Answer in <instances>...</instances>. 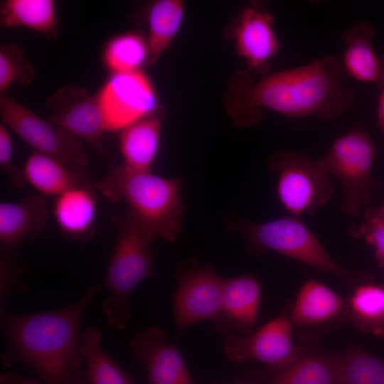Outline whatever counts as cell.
Listing matches in <instances>:
<instances>
[{"mask_svg": "<svg viewBox=\"0 0 384 384\" xmlns=\"http://www.w3.org/2000/svg\"><path fill=\"white\" fill-rule=\"evenodd\" d=\"M129 348L146 369V384H194L181 353L166 342L162 329L150 327L137 332Z\"/></svg>", "mask_w": 384, "mask_h": 384, "instance_id": "9a60e30c", "label": "cell"}, {"mask_svg": "<svg viewBox=\"0 0 384 384\" xmlns=\"http://www.w3.org/2000/svg\"><path fill=\"white\" fill-rule=\"evenodd\" d=\"M273 22L269 11L255 4L242 10L233 31L238 53L250 71L261 76L267 74L279 49Z\"/></svg>", "mask_w": 384, "mask_h": 384, "instance_id": "2e32d148", "label": "cell"}, {"mask_svg": "<svg viewBox=\"0 0 384 384\" xmlns=\"http://www.w3.org/2000/svg\"><path fill=\"white\" fill-rule=\"evenodd\" d=\"M364 215L384 220V203L374 209H368Z\"/></svg>", "mask_w": 384, "mask_h": 384, "instance_id": "d590c367", "label": "cell"}, {"mask_svg": "<svg viewBox=\"0 0 384 384\" xmlns=\"http://www.w3.org/2000/svg\"><path fill=\"white\" fill-rule=\"evenodd\" d=\"M65 384H88L85 368L75 373Z\"/></svg>", "mask_w": 384, "mask_h": 384, "instance_id": "e575fe53", "label": "cell"}, {"mask_svg": "<svg viewBox=\"0 0 384 384\" xmlns=\"http://www.w3.org/2000/svg\"><path fill=\"white\" fill-rule=\"evenodd\" d=\"M23 170L26 183L41 195L58 196L70 188L90 183L84 171H74L36 151L29 155Z\"/></svg>", "mask_w": 384, "mask_h": 384, "instance_id": "7402d4cb", "label": "cell"}, {"mask_svg": "<svg viewBox=\"0 0 384 384\" xmlns=\"http://www.w3.org/2000/svg\"><path fill=\"white\" fill-rule=\"evenodd\" d=\"M117 225L105 279L109 296L103 302L102 309L110 327L122 329L131 317L129 296L152 273L154 260L150 246L154 240L129 211L122 215Z\"/></svg>", "mask_w": 384, "mask_h": 384, "instance_id": "5b68a950", "label": "cell"}, {"mask_svg": "<svg viewBox=\"0 0 384 384\" xmlns=\"http://www.w3.org/2000/svg\"><path fill=\"white\" fill-rule=\"evenodd\" d=\"M234 227L245 238L251 253L275 251L331 274L351 289L373 279L368 273L338 264L298 217L290 215L262 223L242 221L234 223Z\"/></svg>", "mask_w": 384, "mask_h": 384, "instance_id": "277c9868", "label": "cell"}, {"mask_svg": "<svg viewBox=\"0 0 384 384\" xmlns=\"http://www.w3.org/2000/svg\"><path fill=\"white\" fill-rule=\"evenodd\" d=\"M294 326L287 307L277 316L247 334L227 336L225 353L237 365L257 361L277 368L289 362L297 354L293 338Z\"/></svg>", "mask_w": 384, "mask_h": 384, "instance_id": "30bf717a", "label": "cell"}, {"mask_svg": "<svg viewBox=\"0 0 384 384\" xmlns=\"http://www.w3.org/2000/svg\"><path fill=\"white\" fill-rule=\"evenodd\" d=\"M16 250H1L0 297L1 303L7 302L13 292H25L26 286L21 279V263Z\"/></svg>", "mask_w": 384, "mask_h": 384, "instance_id": "f546056e", "label": "cell"}, {"mask_svg": "<svg viewBox=\"0 0 384 384\" xmlns=\"http://www.w3.org/2000/svg\"><path fill=\"white\" fill-rule=\"evenodd\" d=\"M161 127L160 110L122 130L119 135L122 164L134 171H151V165L159 149Z\"/></svg>", "mask_w": 384, "mask_h": 384, "instance_id": "44dd1931", "label": "cell"}, {"mask_svg": "<svg viewBox=\"0 0 384 384\" xmlns=\"http://www.w3.org/2000/svg\"><path fill=\"white\" fill-rule=\"evenodd\" d=\"M48 210L43 197L33 194L16 203H0L1 250H16L45 230Z\"/></svg>", "mask_w": 384, "mask_h": 384, "instance_id": "ac0fdd59", "label": "cell"}, {"mask_svg": "<svg viewBox=\"0 0 384 384\" xmlns=\"http://www.w3.org/2000/svg\"><path fill=\"white\" fill-rule=\"evenodd\" d=\"M36 71L25 58L23 50L16 43L4 44L0 48V93L13 84L26 86L31 83Z\"/></svg>", "mask_w": 384, "mask_h": 384, "instance_id": "f1b7e54d", "label": "cell"}, {"mask_svg": "<svg viewBox=\"0 0 384 384\" xmlns=\"http://www.w3.org/2000/svg\"><path fill=\"white\" fill-rule=\"evenodd\" d=\"M102 289L95 285L74 303L56 310L26 314L0 307L1 328L8 343L2 356L6 366L22 363L44 384H65L81 368L79 330L90 302Z\"/></svg>", "mask_w": 384, "mask_h": 384, "instance_id": "7a4b0ae2", "label": "cell"}, {"mask_svg": "<svg viewBox=\"0 0 384 384\" xmlns=\"http://www.w3.org/2000/svg\"><path fill=\"white\" fill-rule=\"evenodd\" d=\"M375 149L367 132L356 125L336 139L328 152L315 160L342 187L341 209L348 215H358L368 205L378 188L372 176Z\"/></svg>", "mask_w": 384, "mask_h": 384, "instance_id": "8992f818", "label": "cell"}, {"mask_svg": "<svg viewBox=\"0 0 384 384\" xmlns=\"http://www.w3.org/2000/svg\"><path fill=\"white\" fill-rule=\"evenodd\" d=\"M1 27H25L55 39L58 19L53 0H6L1 2Z\"/></svg>", "mask_w": 384, "mask_h": 384, "instance_id": "cb8c5ba5", "label": "cell"}, {"mask_svg": "<svg viewBox=\"0 0 384 384\" xmlns=\"http://www.w3.org/2000/svg\"><path fill=\"white\" fill-rule=\"evenodd\" d=\"M238 384H244V383H243L242 382H241V383H238Z\"/></svg>", "mask_w": 384, "mask_h": 384, "instance_id": "8d00e7d4", "label": "cell"}, {"mask_svg": "<svg viewBox=\"0 0 384 384\" xmlns=\"http://www.w3.org/2000/svg\"><path fill=\"white\" fill-rule=\"evenodd\" d=\"M181 0H157L147 10L148 65L154 64L171 44L179 32L184 17Z\"/></svg>", "mask_w": 384, "mask_h": 384, "instance_id": "d4e9b609", "label": "cell"}, {"mask_svg": "<svg viewBox=\"0 0 384 384\" xmlns=\"http://www.w3.org/2000/svg\"><path fill=\"white\" fill-rule=\"evenodd\" d=\"M346 320L363 332L384 338V286L371 279L353 288L346 299Z\"/></svg>", "mask_w": 384, "mask_h": 384, "instance_id": "603a6c76", "label": "cell"}, {"mask_svg": "<svg viewBox=\"0 0 384 384\" xmlns=\"http://www.w3.org/2000/svg\"><path fill=\"white\" fill-rule=\"evenodd\" d=\"M261 301V287L252 274L224 278L221 309L213 321L215 329L227 336L254 330Z\"/></svg>", "mask_w": 384, "mask_h": 384, "instance_id": "e0dca14e", "label": "cell"}, {"mask_svg": "<svg viewBox=\"0 0 384 384\" xmlns=\"http://www.w3.org/2000/svg\"><path fill=\"white\" fill-rule=\"evenodd\" d=\"M48 120L88 143L108 160L103 144L105 131L97 94L75 84L58 88L46 100Z\"/></svg>", "mask_w": 384, "mask_h": 384, "instance_id": "8fae6325", "label": "cell"}, {"mask_svg": "<svg viewBox=\"0 0 384 384\" xmlns=\"http://www.w3.org/2000/svg\"><path fill=\"white\" fill-rule=\"evenodd\" d=\"M181 183L180 178L134 171L121 164L112 165L95 187L112 203L125 201L151 239L174 242L182 230Z\"/></svg>", "mask_w": 384, "mask_h": 384, "instance_id": "3957f363", "label": "cell"}, {"mask_svg": "<svg viewBox=\"0 0 384 384\" xmlns=\"http://www.w3.org/2000/svg\"><path fill=\"white\" fill-rule=\"evenodd\" d=\"M295 356L287 364L251 375L244 384H343L340 352L318 341H300Z\"/></svg>", "mask_w": 384, "mask_h": 384, "instance_id": "4fadbf2b", "label": "cell"}, {"mask_svg": "<svg viewBox=\"0 0 384 384\" xmlns=\"http://www.w3.org/2000/svg\"><path fill=\"white\" fill-rule=\"evenodd\" d=\"M0 116L1 123L35 151L51 157L74 171H84L88 156L78 138L41 118L4 93L0 96Z\"/></svg>", "mask_w": 384, "mask_h": 384, "instance_id": "ba28073f", "label": "cell"}, {"mask_svg": "<svg viewBox=\"0 0 384 384\" xmlns=\"http://www.w3.org/2000/svg\"><path fill=\"white\" fill-rule=\"evenodd\" d=\"M177 279L173 309L178 334L197 322L213 321L221 309L224 278L205 265L181 272Z\"/></svg>", "mask_w": 384, "mask_h": 384, "instance_id": "7c38bea8", "label": "cell"}, {"mask_svg": "<svg viewBox=\"0 0 384 384\" xmlns=\"http://www.w3.org/2000/svg\"><path fill=\"white\" fill-rule=\"evenodd\" d=\"M342 60L329 55L306 64L262 75L236 72L225 97L227 112L240 127L261 122L264 109L291 117L316 116L331 121L353 105L356 95L346 84Z\"/></svg>", "mask_w": 384, "mask_h": 384, "instance_id": "6da1fadb", "label": "cell"}, {"mask_svg": "<svg viewBox=\"0 0 384 384\" xmlns=\"http://www.w3.org/2000/svg\"><path fill=\"white\" fill-rule=\"evenodd\" d=\"M383 65V78L381 83V92L378 98V124L381 132L384 134V53L380 57Z\"/></svg>", "mask_w": 384, "mask_h": 384, "instance_id": "d6a6232c", "label": "cell"}, {"mask_svg": "<svg viewBox=\"0 0 384 384\" xmlns=\"http://www.w3.org/2000/svg\"><path fill=\"white\" fill-rule=\"evenodd\" d=\"M286 307L301 341H318L330 329L347 324L346 299L314 279L306 280Z\"/></svg>", "mask_w": 384, "mask_h": 384, "instance_id": "5bb4252c", "label": "cell"}, {"mask_svg": "<svg viewBox=\"0 0 384 384\" xmlns=\"http://www.w3.org/2000/svg\"><path fill=\"white\" fill-rule=\"evenodd\" d=\"M343 384H384V361L358 347L340 352Z\"/></svg>", "mask_w": 384, "mask_h": 384, "instance_id": "83f0119b", "label": "cell"}, {"mask_svg": "<svg viewBox=\"0 0 384 384\" xmlns=\"http://www.w3.org/2000/svg\"><path fill=\"white\" fill-rule=\"evenodd\" d=\"M267 166L277 174V197L292 216L314 213L333 196L330 176L306 154L276 151L269 157Z\"/></svg>", "mask_w": 384, "mask_h": 384, "instance_id": "52a82bcc", "label": "cell"}, {"mask_svg": "<svg viewBox=\"0 0 384 384\" xmlns=\"http://www.w3.org/2000/svg\"><path fill=\"white\" fill-rule=\"evenodd\" d=\"M97 326L87 328L80 335V353L85 363L88 384H134L131 377L102 348Z\"/></svg>", "mask_w": 384, "mask_h": 384, "instance_id": "484cf974", "label": "cell"}, {"mask_svg": "<svg viewBox=\"0 0 384 384\" xmlns=\"http://www.w3.org/2000/svg\"><path fill=\"white\" fill-rule=\"evenodd\" d=\"M96 197L90 183L73 187L56 196L53 215L64 236L79 242L92 238L97 215Z\"/></svg>", "mask_w": 384, "mask_h": 384, "instance_id": "d6986e66", "label": "cell"}, {"mask_svg": "<svg viewBox=\"0 0 384 384\" xmlns=\"http://www.w3.org/2000/svg\"><path fill=\"white\" fill-rule=\"evenodd\" d=\"M348 233L354 238L363 239L373 247L377 262L384 270V220L364 215V221L352 226Z\"/></svg>", "mask_w": 384, "mask_h": 384, "instance_id": "4dcf8cb0", "label": "cell"}, {"mask_svg": "<svg viewBox=\"0 0 384 384\" xmlns=\"http://www.w3.org/2000/svg\"><path fill=\"white\" fill-rule=\"evenodd\" d=\"M0 384H41L39 382L33 380L23 378L21 376L13 373H4L0 376Z\"/></svg>", "mask_w": 384, "mask_h": 384, "instance_id": "836d02e7", "label": "cell"}, {"mask_svg": "<svg viewBox=\"0 0 384 384\" xmlns=\"http://www.w3.org/2000/svg\"><path fill=\"white\" fill-rule=\"evenodd\" d=\"M375 34V26L369 21L355 23L344 29L341 33L346 46L341 60L346 73L352 78L380 87L383 65L372 45Z\"/></svg>", "mask_w": 384, "mask_h": 384, "instance_id": "ffe728a7", "label": "cell"}, {"mask_svg": "<svg viewBox=\"0 0 384 384\" xmlns=\"http://www.w3.org/2000/svg\"><path fill=\"white\" fill-rule=\"evenodd\" d=\"M148 59L146 38L137 31H126L111 37L102 52V63L110 74L142 70Z\"/></svg>", "mask_w": 384, "mask_h": 384, "instance_id": "4316f807", "label": "cell"}, {"mask_svg": "<svg viewBox=\"0 0 384 384\" xmlns=\"http://www.w3.org/2000/svg\"><path fill=\"white\" fill-rule=\"evenodd\" d=\"M96 94L106 132H121L161 110L155 86L142 70L110 74Z\"/></svg>", "mask_w": 384, "mask_h": 384, "instance_id": "9c48e42d", "label": "cell"}, {"mask_svg": "<svg viewBox=\"0 0 384 384\" xmlns=\"http://www.w3.org/2000/svg\"><path fill=\"white\" fill-rule=\"evenodd\" d=\"M0 167L15 188L26 186L23 170L19 169L13 161V146L8 127L0 124Z\"/></svg>", "mask_w": 384, "mask_h": 384, "instance_id": "1f68e13d", "label": "cell"}]
</instances>
